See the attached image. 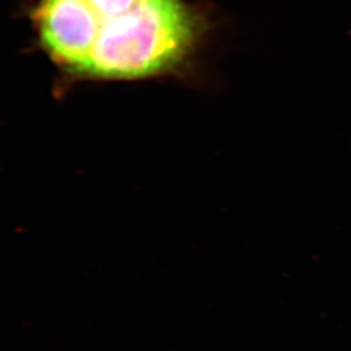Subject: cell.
Masks as SVG:
<instances>
[{
  "instance_id": "6da1fadb",
  "label": "cell",
  "mask_w": 351,
  "mask_h": 351,
  "mask_svg": "<svg viewBox=\"0 0 351 351\" xmlns=\"http://www.w3.org/2000/svg\"><path fill=\"white\" fill-rule=\"evenodd\" d=\"M33 23L55 63L95 80L176 72L203 34L201 14L182 0H38Z\"/></svg>"
}]
</instances>
